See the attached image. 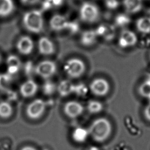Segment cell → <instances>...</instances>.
<instances>
[{
	"mask_svg": "<svg viewBox=\"0 0 150 150\" xmlns=\"http://www.w3.org/2000/svg\"><path fill=\"white\" fill-rule=\"evenodd\" d=\"M89 135L96 142H103L111 135L112 125L110 121L104 117L96 119L88 128Z\"/></svg>",
	"mask_w": 150,
	"mask_h": 150,
	"instance_id": "obj_1",
	"label": "cell"
},
{
	"mask_svg": "<svg viewBox=\"0 0 150 150\" xmlns=\"http://www.w3.org/2000/svg\"><path fill=\"white\" fill-rule=\"evenodd\" d=\"M24 27L33 33H40L44 28V19L42 12L36 9L27 11L22 18Z\"/></svg>",
	"mask_w": 150,
	"mask_h": 150,
	"instance_id": "obj_2",
	"label": "cell"
},
{
	"mask_svg": "<svg viewBox=\"0 0 150 150\" xmlns=\"http://www.w3.org/2000/svg\"><path fill=\"white\" fill-rule=\"evenodd\" d=\"M100 15L99 8L92 2H84L80 7V18L84 22L88 23H94L99 19Z\"/></svg>",
	"mask_w": 150,
	"mask_h": 150,
	"instance_id": "obj_3",
	"label": "cell"
},
{
	"mask_svg": "<svg viewBox=\"0 0 150 150\" xmlns=\"http://www.w3.org/2000/svg\"><path fill=\"white\" fill-rule=\"evenodd\" d=\"M86 69L84 62L76 57L67 60L64 66V71L66 74L71 79H77L82 76Z\"/></svg>",
	"mask_w": 150,
	"mask_h": 150,
	"instance_id": "obj_4",
	"label": "cell"
},
{
	"mask_svg": "<svg viewBox=\"0 0 150 150\" xmlns=\"http://www.w3.org/2000/svg\"><path fill=\"white\" fill-rule=\"evenodd\" d=\"M57 70L56 63L49 60H45L38 63L35 67V73L39 77L48 79L53 76Z\"/></svg>",
	"mask_w": 150,
	"mask_h": 150,
	"instance_id": "obj_5",
	"label": "cell"
},
{
	"mask_svg": "<svg viewBox=\"0 0 150 150\" xmlns=\"http://www.w3.org/2000/svg\"><path fill=\"white\" fill-rule=\"evenodd\" d=\"M46 107V103L44 100L40 98H36L28 105L26 110V115L30 119H39L44 114Z\"/></svg>",
	"mask_w": 150,
	"mask_h": 150,
	"instance_id": "obj_6",
	"label": "cell"
},
{
	"mask_svg": "<svg viewBox=\"0 0 150 150\" xmlns=\"http://www.w3.org/2000/svg\"><path fill=\"white\" fill-rule=\"evenodd\" d=\"M89 88L94 95L103 97L108 93L110 86L108 81L105 79L97 78L90 83Z\"/></svg>",
	"mask_w": 150,
	"mask_h": 150,
	"instance_id": "obj_7",
	"label": "cell"
},
{
	"mask_svg": "<svg viewBox=\"0 0 150 150\" xmlns=\"http://www.w3.org/2000/svg\"><path fill=\"white\" fill-rule=\"evenodd\" d=\"M84 107L79 101L71 100L65 103L63 108L64 114L69 118H76L84 112Z\"/></svg>",
	"mask_w": 150,
	"mask_h": 150,
	"instance_id": "obj_8",
	"label": "cell"
},
{
	"mask_svg": "<svg viewBox=\"0 0 150 150\" xmlns=\"http://www.w3.org/2000/svg\"><path fill=\"white\" fill-rule=\"evenodd\" d=\"M16 49L22 55H29L34 49V42L29 36H22L19 38L16 42Z\"/></svg>",
	"mask_w": 150,
	"mask_h": 150,
	"instance_id": "obj_9",
	"label": "cell"
},
{
	"mask_svg": "<svg viewBox=\"0 0 150 150\" xmlns=\"http://www.w3.org/2000/svg\"><path fill=\"white\" fill-rule=\"evenodd\" d=\"M137 41L138 38L134 32L125 29L120 33L118 39V44L121 47L125 48L135 45Z\"/></svg>",
	"mask_w": 150,
	"mask_h": 150,
	"instance_id": "obj_10",
	"label": "cell"
},
{
	"mask_svg": "<svg viewBox=\"0 0 150 150\" xmlns=\"http://www.w3.org/2000/svg\"><path fill=\"white\" fill-rule=\"evenodd\" d=\"M38 50L42 55L50 56L54 53L55 46L53 42L49 38L42 36L38 40Z\"/></svg>",
	"mask_w": 150,
	"mask_h": 150,
	"instance_id": "obj_11",
	"label": "cell"
},
{
	"mask_svg": "<svg viewBox=\"0 0 150 150\" xmlns=\"http://www.w3.org/2000/svg\"><path fill=\"white\" fill-rule=\"evenodd\" d=\"M38 90V85L32 79H28L25 81L19 87V93L25 98H30L34 96Z\"/></svg>",
	"mask_w": 150,
	"mask_h": 150,
	"instance_id": "obj_12",
	"label": "cell"
},
{
	"mask_svg": "<svg viewBox=\"0 0 150 150\" xmlns=\"http://www.w3.org/2000/svg\"><path fill=\"white\" fill-rule=\"evenodd\" d=\"M49 25L53 30L61 31L68 27L69 22L64 16L60 14H55L50 18Z\"/></svg>",
	"mask_w": 150,
	"mask_h": 150,
	"instance_id": "obj_13",
	"label": "cell"
},
{
	"mask_svg": "<svg viewBox=\"0 0 150 150\" xmlns=\"http://www.w3.org/2000/svg\"><path fill=\"white\" fill-rule=\"evenodd\" d=\"M97 36L103 37L106 40H112L115 35V29L110 24H102L96 30Z\"/></svg>",
	"mask_w": 150,
	"mask_h": 150,
	"instance_id": "obj_14",
	"label": "cell"
},
{
	"mask_svg": "<svg viewBox=\"0 0 150 150\" xmlns=\"http://www.w3.org/2000/svg\"><path fill=\"white\" fill-rule=\"evenodd\" d=\"M122 4L125 11L128 13L134 14L142 9L143 0H123Z\"/></svg>",
	"mask_w": 150,
	"mask_h": 150,
	"instance_id": "obj_15",
	"label": "cell"
},
{
	"mask_svg": "<svg viewBox=\"0 0 150 150\" xmlns=\"http://www.w3.org/2000/svg\"><path fill=\"white\" fill-rule=\"evenodd\" d=\"M97 36L96 30H86L80 36V42L84 46H91L96 43Z\"/></svg>",
	"mask_w": 150,
	"mask_h": 150,
	"instance_id": "obj_16",
	"label": "cell"
},
{
	"mask_svg": "<svg viewBox=\"0 0 150 150\" xmlns=\"http://www.w3.org/2000/svg\"><path fill=\"white\" fill-rule=\"evenodd\" d=\"M15 9L13 0H0V16L7 17L11 15Z\"/></svg>",
	"mask_w": 150,
	"mask_h": 150,
	"instance_id": "obj_17",
	"label": "cell"
},
{
	"mask_svg": "<svg viewBox=\"0 0 150 150\" xmlns=\"http://www.w3.org/2000/svg\"><path fill=\"white\" fill-rule=\"evenodd\" d=\"M74 88L73 84L68 80L62 81L56 87L58 93L62 96H67L70 94L74 91Z\"/></svg>",
	"mask_w": 150,
	"mask_h": 150,
	"instance_id": "obj_18",
	"label": "cell"
},
{
	"mask_svg": "<svg viewBox=\"0 0 150 150\" xmlns=\"http://www.w3.org/2000/svg\"><path fill=\"white\" fill-rule=\"evenodd\" d=\"M89 132L88 129L83 127H77L74 129L72 133L73 139L77 143L84 142L88 138Z\"/></svg>",
	"mask_w": 150,
	"mask_h": 150,
	"instance_id": "obj_19",
	"label": "cell"
},
{
	"mask_svg": "<svg viewBox=\"0 0 150 150\" xmlns=\"http://www.w3.org/2000/svg\"><path fill=\"white\" fill-rule=\"evenodd\" d=\"M137 30L144 34L150 33V17L144 16L137 19L136 22Z\"/></svg>",
	"mask_w": 150,
	"mask_h": 150,
	"instance_id": "obj_20",
	"label": "cell"
},
{
	"mask_svg": "<svg viewBox=\"0 0 150 150\" xmlns=\"http://www.w3.org/2000/svg\"><path fill=\"white\" fill-rule=\"evenodd\" d=\"M6 64L8 71L11 73H14L18 71L21 66V62L18 57L15 55H11L7 58Z\"/></svg>",
	"mask_w": 150,
	"mask_h": 150,
	"instance_id": "obj_21",
	"label": "cell"
},
{
	"mask_svg": "<svg viewBox=\"0 0 150 150\" xmlns=\"http://www.w3.org/2000/svg\"><path fill=\"white\" fill-rule=\"evenodd\" d=\"M13 113L12 105L8 101H2L0 102V117L6 119L9 118Z\"/></svg>",
	"mask_w": 150,
	"mask_h": 150,
	"instance_id": "obj_22",
	"label": "cell"
},
{
	"mask_svg": "<svg viewBox=\"0 0 150 150\" xmlns=\"http://www.w3.org/2000/svg\"><path fill=\"white\" fill-rule=\"evenodd\" d=\"M87 109L91 114H97L103 110V105L98 101L90 100L87 103Z\"/></svg>",
	"mask_w": 150,
	"mask_h": 150,
	"instance_id": "obj_23",
	"label": "cell"
},
{
	"mask_svg": "<svg viewBox=\"0 0 150 150\" xmlns=\"http://www.w3.org/2000/svg\"><path fill=\"white\" fill-rule=\"evenodd\" d=\"M139 94L150 100V80H146L141 84L138 88Z\"/></svg>",
	"mask_w": 150,
	"mask_h": 150,
	"instance_id": "obj_24",
	"label": "cell"
},
{
	"mask_svg": "<svg viewBox=\"0 0 150 150\" xmlns=\"http://www.w3.org/2000/svg\"><path fill=\"white\" fill-rule=\"evenodd\" d=\"M129 18L125 14H120L115 17V24L118 26H125L130 22Z\"/></svg>",
	"mask_w": 150,
	"mask_h": 150,
	"instance_id": "obj_25",
	"label": "cell"
},
{
	"mask_svg": "<svg viewBox=\"0 0 150 150\" xmlns=\"http://www.w3.org/2000/svg\"><path fill=\"white\" fill-rule=\"evenodd\" d=\"M43 92L46 94H51L55 90V86L52 83H46L43 87Z\"/></svg>",
	"mask_w": 150,
	"mask_h": 150,
	"instance_id": "obj_26",
	"label": "cell"
},
{
	"mask_svg": "<svg viewBox=\"0 0 150 150\" xmlns=\"http://www.w3.org/2000/svg\"><path fill=\"white\" fill-rule=\"evenodd\" d=\"M118 4L119 3L117 0H106L105 1L106 6L110 9L117 8L118 6Z\"/></svg>",
	"mask_w": 150,
	"mask_h": 150,
	"instance_id": "obj_27",
	"label": "cell"
},
{
	"mask_svg": "<svg viewBox=\"0 0 150 150\" xmlns=\"http://www.w3.org/2000/svg\"><path fill=\"white\" fill-rule=\"evenodd\" d=\"M144 115L145 118L149 121H150V100L149 103L146 105L144 110Z\"/></svg>",
	"mask_w": 150,
	"mask_h": 150,
	"instance_id": "obj_28",
	"label": "cell"
},
{
	"mask_svg": "<svg viewBox=\"0 0 150 150\" xmlns=\"http://www.w3.org/2000/svg\"><path fill=\"white\" fill-rule=\"evenodd\" d=\"M21 150H38V149L31 146H25L23 147Z\"/></svg>",
	"mask_w": 150,
	"mask_h": 150,
	"instance_id": "obj_29",
	"label": "cell"
},
{
	"mask_svg": "<svg viewBox=\"0 0 150 150\" xmlns=\"http://www.w3.org/2000/svg\"><path fill=\"white\" fill-rule=\"evenodd\" d=\"M86 150H100V149L97 146L92 145V146H89Z\"/></svg>",
	"mask_w": 150,
	"mask_h": 150,
	"instance_id": "obj_30",
	"label": "cell"
},
{
	"mask_svg": "<svg viewBox=\"0 0 150 150\" xmlns=\"http://www.w3.org/2000/svg\"><path fill=\"white\" fill-rule=\"evenodd\" d=\"M1 61H2V58H1V55H0V64H1Z\"/></svg>",
	"mask_w": 150,
	"mask_h": 150,
	"instance_id": "obj_31",
	"label": "cell"
},
{
	"mask_svg": "<svg viewBox=\"0 0 150 150\" xmlns=\"http://www.w3.org/2000/svg\"><path fill=\"white\" fill-rule=\"evenodd\" d=\"M149 13H150V9H149Z\"/></svg>",
	"mask_w": 150,
	"mask_h": 150,
	"instance_id": "obj_32",
	"label": "cell"
},
{
	"mask_svg": "<svg viewBox=\"0 0 150 150\" xmlns=\"http://www.w3.org/2000/svg\"><path fill=\"white\" fill-rule=\"evenodd\" d=\"M149 57H150V53H149Z\"/></svg>",
	"mask_w": 150,
	"mask_h": 150,
	"instance_id": "obj_33",
	"label": "cell"
}]
</instances>
